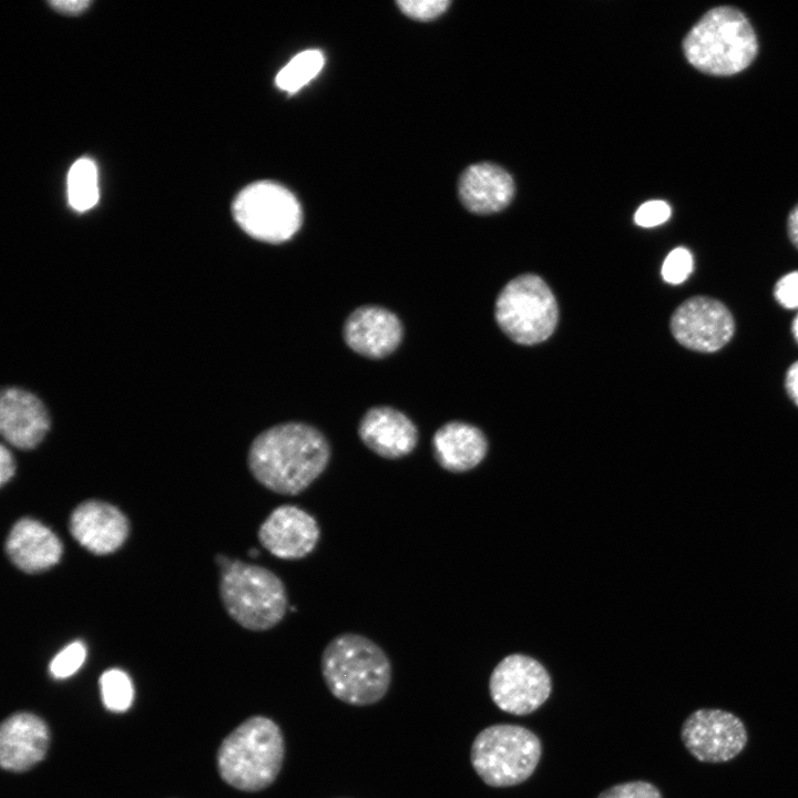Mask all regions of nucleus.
Returning <instances> with one entry per match:
<instances>
[{
	"mask_svg": "<svg viewBox=\"0 0 798 798\" xmlns=\"http://www.w3.org/2000/svg\"><path fill=\"white\" fill-rule=\"evenodd\" d=\"M330 444L314 426L289 421L255 437L247 454L254 479L280 495L304 492L329 464Z\"/></svg>",
	"mask_w": 798,
	"mask_h": 798,
	"instance_id": "f257e3e1",
	"label": "nucleus"
},
{
	"mask_svg": "<svg viewBox=\"0 0 798 798\" xmlns=\"http://www.w3.org/2000/svg\"><path fill=\"white\" fill-rule=\"evenodd\" d=\"M320 672L326 687L338 700L357 707L379 703L388 693L392 666L383 648L352 632L335 636L324 648Z\"/></svg>",
	"mask_w": 798,
	"mask_h": 798,
	"instance_id": "f03ea898",
	"label": "nucleus"
},
{
	"mask_svg": "<svg viewBox=\"0 0 798 798\" xmlns=\"http://www.w3.org/2000/svg\"><path fill=\"white\" fill-rule=\"evenodd\" d=\"M286 744L280 726L254 715L241 723L217 750V769L229 786L245 792L270 787L284 766Z\"/></svg>",
	"mask_w": 798,
	"mask_h": 798,
	"instance_id": "7ed1b4c3",
	"label": "nucleus"
},
{
	"mask_svg": "<svg viewBox=\"0 0 798 798\" xmlns=\"http://www.w3.org/2000/svg\"><path fill=\"white\" fill-rule=\"evenodd\" d=\"M687 61L698 71L727 76L745 70L756 58L758 42L746 16L734 7L708 10L683 41Z\"/></svg>",
	"mask_w": 798,
	"mask_h": 798,
	"instance_id": "20e7f679",
	"label": "nucleus"
},
{
	"mask_svg": "<svg viewBox=\"0 0 798 798\" xmlns=\"http://www.w3.org/2000/svg\"><path fill=\"white\" fill-rule=\"evenodd\" d=\"M219 594L227 614L254 632L278 625L288 608L282 579L267 567L239 560H232L221 570Z\"/></svg>",
	"mask_w": 798,
	"mask_h": 798,
	"instance_id": "39448f33",
	"label": "nucleus"
},
{
	"mask_svg": "<svg viewBox=\"0 0 798 798\" xmlns=\"http://www.w3.org/2000/svg\"><path fill=\"white\" fill-rule=\"evenodd\" d=\"M542 753L539 737L512 724L483 728L470 749L471 765L484 784L510 787L525 781L535 770Z\"/></svg>",
	"mask_w": 798,
	"mask_h": 798,
	"instance_id": "423d86ee",
	"label": "nucleus"
},
{
	"mask_svg": "<svg viewBox=\"0 0 798 798\" xmlns=\"http://www.w3.org/2000/svg\"><path fill=\"white\" fill-rule=\"evenodd\" d=\"M557 304L548 284L525 274L509 282L495 303L500 328L515 342L534 345L548 339L557 324Z\"/></svg>",
	"mask_w": 798,
	"mask_h": 798,
	"instance_id": "0eeeda50",
	"label": "nucleus"
},
{
	"mask_svg": "<svg viewBox=\"0 0 798 798\" xmlns=\"http://www.w3.org/2000/svg\"><path fill=\"white\" fill-rule=\"evenodd\" d=\"M232 212L246 234L270 244L290 239L303 219L295 195L272 181L255 182L243 188L233 202Z\"/></svg>",
	"mask_w": 798,
	"mask_h": 798,
	"instance_id": "6e6552de",
	"label": "nucleus"
},
{
	"mask_svg": "<svg viewBox=\"0 0 798 798\" xmlns=\"http://www.w3.org/2000/svg\"><path fill=\"white\" fill-rule=\"evenodd\" d=\"M489 690L493 703L512 715H528L545 703L552 690L545 667L523 654L505 656L491 673Z\"/></svg>",
	"mask_w": 798,
	"mask_h": 798,
	"instance_id": "1a4fd4ad",
	"label": "nucleus"
},
{
	"mask_svg": "<svg viewBox=\"0 0 798 798\" xmlns=\"http://www.w3.org/2000/svg\"><path fill=\"white\" fill-rule=\"evenodd\" d=\"M682 741L702 763H726L739 755L748 740L743 720L719 708H699L683 723Z\"/></svg>",
	"mask_w": 798,
	"mask_h": 798,
	"instance_id": "9d476101",
	"label": "nucleus"
},
{
	"mask_svg": "<svg viewBox=\"0 0 798 798\" xmlns=\"http://www.w3.org/2000/svg\"><path fill=\"white\" fill-rule=\"evenodd\" d=\"M671 331L685 348L714 352L732 339L735 321L722 301L708 296H694L673 313Z\"/></svg>",
	"mask_w": 798,
	"mask_h": 798,
	"instance_id": "9b49d317",
	"label": "nucleus"
},
{
	"mask_svg": "<svg viewBox=\"0 0 798 798\" xmlns=\"http://www.w3.org/2000/svg\"><path fill=\"white\" fill-rule=\"evenodd\" d=\"M260 545L282 560H299L310 554L319 539L317 520L294 504L275 508L257 532Z\"/></svg>",
	"mask_w": 798,
	"mask_h": 798,
	"instance_id": "f8f14e48",
	"label": "nucleus"
},
{
	"mask_svg": "<svg viewBox=\"0 0 798 798\" xmlns=\"http://www.w3.org/2000/svg\"><path fill=\"white\" fill-rule=\"evenodd\" d=\"M347 346L360 356L380 359L392 354L403 337V327L391 310L376 305L356 308L342 329Z\"/></svg>",
	"mask_w": 798,
	"mask_h": 798,
	"instance_id": "ddd939ff",
	"label": "nucleus"
},
{
	"mask_svg": "<svg viewBox=\"0 0 798 798\" xmlns=\"http://www.w3.org/2000/svg\"><path fill=\"white\" fill-rule=\"evenodd\" d=\"M50 429L43 402L20 387H6L0 396V431L3 439L21 450L38 447Z\"/></svg>",
	"mask_w": 798,
	"mask_h": 798,
	"instance_id": "4468645a",
	"label": "nucleus"
},
{
	"mask_svg": "<svg viewBox=\"0 0 798 798\" xmlns=\"http://www.w3.org/2000/svg\"><path fill=\"white\" fill-rule=\"evenodd\" d=\"M69 529L84 549L105 555L116 551L125 542L129 521L116 507L99 500H88L72 511Z\"/></svg>",
	"mask_w": 798,
	"mask_h": 798,
	"instance_id": "2eb2a0df",
	"label": "nucleus"
},
{
	"mask_svg": "<svg viewBox=\"0 0 798 798\" xmlns=\"http://www.w3.org/2000/svg\"><path fill=\"white\" fill-rule=\"evenodd\" d=\"M50 741L47 724L37 715L19 712L0 728V764L6 770H29L45 756Z\"/></svg>",
	"mask_w": 798,
	"mask_h": 798,
	"instance_id": "dca6fc26",
	"label": "nucleus"
},
{
	"mask_svg": "<svg viewBox=\"0 0 798 798\" xmlns=\"http://www.w3.org/2000/svg\"><path fill=\"white\" fill-rule=\"evenodd\" d=\"M358 436L370 451L390 460L410 454L418 443L416 424L403 412L388 406L366 411L358 426Z\"/></svg>",
	"mask_w": 798,
	"mask_h": 798,
	"instance_id": "f3484780",
	"label": "nucleus"
},
{
	"mask_svg": "<svg viewBox=\"0 0 798 798\" xmlns=\"http://www.w3.org/2000/svg\"><path fill=\"white\" fill-rule=\"evenodd\" d=\"M4 548L12 564L30 574L51 569L62 555V544L54 532L31 518H21L13 524Z\"/></svg>",
	"mask_w": 798,
	"mask_h": 798,
	"instance_id": "a211bd4d",
	"label": "nucleus"
},
{
	"mask_svg": "<svg viewBox=\"0 0 798 798\" xmlns=\"http://www.w3.org/2000/svg\"><path fill=\"white\" fill-rule=\"evenodd\" d=\"M514 194L511 175L492 163H477L461 175L459 195L463 205L477 214H490L503 209Z\"/></svg>",
	"mask_w": 798,
	"mask_h": 798,
	"instance_id": "6ab92c4d",
	"label": "nucleus"
},
{
	"mask_svg": "<svg viewBox=\"0 0 798 798\" xmlns=\"http://www.w3.org/2000/svg\"><path fill=\"white\" fill-rule=\"evenodd\" d=\"M487 449L482 431L460 421L443 424L432 437L433 457L441 468L450 472H464L477 467Z\"/></svg>",
	"mask_w": 798,
	"mask_h": 798,
	"instance_id": "aec40b11",
	"label": "nucleus"
},
{
	"mask_svg": "<svg viewBox=\"0 0 798 798\" xmlns=\"http://www.w3.org/2000/svg\"><path fill=\"white\" fill-rule=\"evenodd\" d=\"M99 181L95 163L89 157L76 160L68 174V198L78 212L92 208L99 201Z\"/></svg>",
	"mask_w": 798,
	"mask_h": 798,
	"instance_id": "412c9836",
	"label": "nucleus"
},
{
	"mask_svg": "<svg viewBox=\"0 0 798 798\" xmlns=\"http://www.w3.org/2000/svg\"><path fill=\"white\" fill-rule=\"evenodd\" d=\"M324 55L319 50H306L296 54L276 75V85L295 93L313 80L324 66Z\"/></svg>",
	"mask_w": 798,
	"mask_h": 798,
	"instance_id": "4be33fe9",
	"label": "nucleus"
},
{
	"mask_svg": "<svg viewBox=\"0 0 798 798\" xmlns=\"http://www.w3.org/2000/svg\"><path fill=\"white\" fill-rule=\"evenodd\" d=\"M101 696L104 706L115 713L127 710L134 698V688L129 675L119 669L105 671L100 677Z\"/></svg>",
	"mask_w": 798,
	"mask_h": 798,
	"instance_id": "5701e85b",
	"label": "nucleus"
},
{
	"mask_svg": "<svg viewBox=\"0 0 798 798\" xmlns=\"http://www.w3.org/2000/svg\"><path fill=\"white\" fill-rule=\"evenodd\" d=\"M85 657V645L81 641H74L52 658L49 665L50 674L57 679L68 678L80 669Z\"/></svg>",
	"mask_w": 798,
	"mask_h": 798,
	"instance_id": "b1692460",
	"label": "nucleus"
},
{
	"mask_svg": "<svg viewBox=\"0 0 798 798\" xmlns=\"http://www.w3.org/2000/svg\"><path fill=\"white\" fill-rule=\"evenodd\" d=\"M693 267L694 259L692 253L685 247L674 248L663 263V279L669 284H681L690 275Z\"/></svg>",
	"mask_w": 798,
	"mask_h": 798,
	"instance_id": "393cba45",
	"label": "nucleus"
},
{
	"mask_svg": "<svg viewBox=\"0 0 798 798\" xmlns=\"http://www.w3.org/2000/svg\"><path fill=\"white\" fill-rule=\"evenodd\" d=\"M596 798H663L659 789L645 780L626 781L602 791Z\"/></svg>",
	"mask_w": 798,
	"mask_h": 798,
	"instance_id": "a878e982",
	"label": "nucleus"
},
{
	"mask_svg": "<svg viewBox=\"0 0 798 798\" xmlns=\"http://www.w3.org/2000/svg\"><path fill=\"white\" fill-rule=\"evenodd\" d=\"M400 10L408 17L428 21L442 14L450 4L448 0H400Z\"/></svg>",
	"mask_w": 798,
	"mask_h": 798,
	"instance_id": "bb28decb",
	"label": "nucleus"
},
{
	"mask_svg": "<svg viewBox=\"0 0 798 798\" xmlns=\"http://www.w3.org/2000/svg\"><path fill=\"white\" fill-rule=\"evenodd\" d=\"M671 207L664 201H648L642 204L634 215V221L642 227H654L665 223L671 216Z\"/></svg>",
	"mask_w": 798,
	"mask_h": 798,
	"instance_id": "cd10ccee",
	"label": "nucleus"
},
{
	"mask_svg": "<svg viewBox=\"0 0 798 798\" xmlns=\"http://www.w3.org/2000/svg\"><path fill=\"white\" fill-rule=\"evenodd\" d=\"M776 300L787 309H798V270L782 276L775 285Z\"/></svg>",
	"mask_w": 798,
	"mask_h": 798,
	"instance_id": "c85d7f7f",
	"label": "nucleus"
},
{
	"mask_svg": "<svg viewBox=\"0 0 798 798\" xmlns=\"http://www.w3.org/2000/svg\"><path fill=\"white\" fill-rule=\"evenodd\" d=\"M16 472V462L11 451L1 444L0 448V482L4 485L11 480Z\"/></svg>",
	"mask_w": 798,
	"mask_h": 798,
	"instance_id": "c756f323",
	"label": "nucleus"
},
{
	"mask_svg": "<svg viewBox=\"0 0 798 798\" xmlns=\"http://www.w3.org/2000/svg\"><path fill=\"white\" fill-rule=\"evenodd\" d=\"M90 3L91 1L86 0H59L50 2L52 8L65 14H78L85 10Z\"/></svg>",
	"mask_w": 798,
	"mask_h": 798,
	"instance_id": "7c9ffc66",
	"label": "nucleus"
},
{
	"mask_svg": "<svg viewBox=\"0 0 798 798\" xmlns=\"http://www.w3.org/2000/svg\"><path fill=\"white\" fill-rule=\"evenodd\" d=\"M785 386L788 396L798 407V360L795 361L787 370Z\"/></svg>",
	"mask_w": 798,
	"mask_h": 798,
	"instance_id": "2f4dec72",
	"label": "nucleus"
},
{
	"mask_svg": "<svg viewBox=\"0 0 798 798\" xmlns=\"http://www.w3.org/2000/svg\"><path fill=\"white\" fill-rule=\"evenodd\" d=\"M787 229L789 239L798 249V204L794 206L788 215Z\"/></svg>",
	"mask_w": 798,
	"mask_h": 798,
	"instance_id": "473e14b6",
	"label": "nucleus"
},
{
	"mask_svg": "<svg viewBox=\"0 0 798 798\" xmlns=\"http://www.w3.org/2000/svg\"><path fill=\"white\" fill-rule=\"evenodd\" d=\"M791 331H792V335H794L795 339H796L797 342H798V314H797V316L795 317V319H794V321H792Z\"/></svg>",
	"mask_w": 798,
	"mask_h": 798,
	"instance_id": "72a5a7b5",
	"label": "nucleus"
},
{
	"mask_svg": "<svg viewBox=\"0 0 798 798\" xmlns=\"http://www.w3.org/2000/svg\"><path fill=\"white\" fill-rule=\"evenodd\" d=\"M258 554H259V552H258L256 549H252V550L249 551V555H250V556H256V555H258Z\"/></svg>",
	"mask_w": 798,
	"mask_h": 798,
	"instance_id": "f704fd0d",
	"label": "nucleus"
}]
</instances>
